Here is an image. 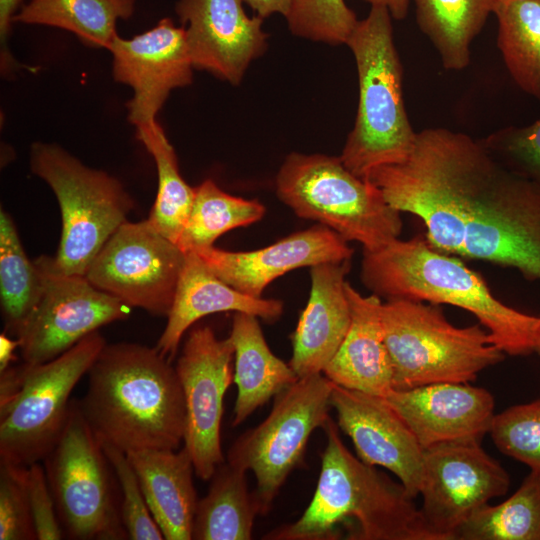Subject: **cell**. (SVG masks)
<instances>
[{
  "mask_svg": "<svg viewBox=\"0 0 540 540\" xmlns=\"http://www.w3.org/2000/svg\"><path fill=\"white\" fill-rule=\"evenodd\" d=\"M366 178L392 207L422 220L434 248L540 282V187L503 166L480 140L424 129L406 161Z\"/></svg>",
  "mask_w": 540,
  "mask_h": 540,
  "instance_id": "6da1fadb",
  "label": "cell"
},
{
  "mask_svg": "<svg viewBox=\"0 0 540 540\" xmlns=\"http://www.w3.org/2000/svg\"><path fill=\"white\" fill-rule=\"evenodd\" d=\"M87 374L88 388L78 402L102 443L131 453L177 450L184 442L182 386L156 347L106 343Z\"/></svg>",
  "mask_w": 540,
  "mask_h": 540,
  "instance_id": "7a4b0ae2",
  "label": "cell"
},
{
  "mask_svg": "<svg viewBox=\"0 0 540 540\" xmlns=\"http://www.w3.org/2000/svg\"><path fill=\"white\" fill-rule=\"evenodd\" d=\"M360 278L372 294L385 300L449 304L472 313L505 354L530 355L540 341V317L497 299L480 273L421 235L363 250Z\"/></svg>",
  "mask_w": 540,
  "mask_h": 540,
  "instance_id": "3957f363",
  "label": "cell"
},
{
  "mask_svg": "<svg viewBox=\"0 0 540 540\" xmlns=\"http://www.w3.org/2000/svg\"><path fill=\"white\" fill-rule=\"evenodd\" d=\"M322 429L327 443L311 502L298 520L265 539L333 540L343 524L353 540H437L400 482L354 456L330 417Z\"/></svg>",
  "mask_w": 540,
  "mask_h": 540,
  "instance_id": "277c9868",
  "label": "cell"
},
{
  "mask_svg": "<svg viewBox=\"0 0 540 540\" xmlns=\"http://www.w3.org/2000/svg\"><path fill=\"white\" fill-rule=\"evenodd\" d=\"M391 19L387 8L371 6L346 43L356 62L359 101L340 159L361 178L379 166L406 161L417 136L404 104L403 67Z\"/></svg>",
  "mask_w": 540,
  "mask_h": 540,
  "instance_id": "5b68a950",
  "label": "cell"
},
{
  "mask_svg": "<svg viewBox=\"0 0 540 540\" xmlns=\"http://www.w3.org/2000/svg\"><path fill=\"white\" fill-rule=\"evenodd\" d=\"M384 340L393 366V387L472 383L505 359L481 324L456 327L437 304L409 299L382 302Z\"/></svg>",
  "mask_w": 540,
  "mask_h": 540,
  "instance_id": "8992f818",
  "label": "cell"
},
{
  "mask_svg": "<svg viewBox=\"0 0 540 540\" xmlns=\"http://www.w3.org/2000/svg\"><path fill=\"white\" fill-rule=\"evenodd\" d=\"M276 194L298 217L322 224L364 251L399 238L401 212L367 178L346 168L339 157L289 154L275 180Z\"/></svg>",
  "mask_w": 540,
  "mask_h": 540,
  "instance_id": "52a82bcc",
  "label": "cell"
},
{
  "mask_svg": "<svg viewBox=\"0 0 540 540\" xmlns=\"http://www.w3.org/2000/svg\"><path fill=\"white\" fill-rule=\"evenodd\" d=\"M30 167L51 187L61 210V238L52 257L55 269L85 276L106 241L127 221L134 208L132 197L119 180L55 144L34 143Z\"/></svg>",
  "mask_w": 540,
  "mask_h": 540,
  "instance_id": "ba28073f",
  "label": "cell"
},
{
  "mask_svg": "<svg viewBox=\"0 0 540 540\" xmlns=\"http://www.w3.org/2000/svg\"><path fill=\"white\" fill-rule=\"evenodd\" d=\"M43 461L65 536L74 540L128 538L118 481L78 400H71L63 433Z\"/></svg>",
  "mask_w": 540,
  "mask_h": 540,
  "instance_id": "9c48e42d",
  "label": "cell"
},
{
  "mask_svg": "<svg viewBox=\"0 0 540 540\" xmlns=\"http://www.w3.org/2000/svg\"><path fill=\"white\" fill-rule=\"evenodd\" d=\"M333 383L323 374L299 378L275 396L269 415L231 445L227 462L253 471V497L267 514L289 474L302 462L313 431L323 428L331 408Z\"/></svg>",
  "mask_w": 540,
  "mask_h": 540,
  "instance_id": "30bf717a",
  "label": "cell"
},
{
  "mask_svg": "<svg viewBox=\"0 0 540 540\" xmlns=\"http://www.w3.org/2000/svg\"><path fill=\"white\" fill-rule=\"evenodd\" d=\"M105 345L98 330L53 360L26 362L20 392L0 411V462L28 467L46 458L65 428L73 388Z\"/></svg>",
  "mask_w": 540,
  "mask_h": 540,
  "instance_id": "8fae6325",
  "label": "cell"
},
{
  "mask_svg": "<svg viewBox=\"0 0 540 540\" xmlns=\"http://www.w3.org/2000/svg\"><path fill=\"white\" fill-rule=\"evenodd\" d=\"M185 257L147 220L126 221L97 253L85 277L130 307L167 317Z\"/></svg>",
  "mask_w": 540,
  "mask_h": 540,
  "instance_id": "7c38bea8",
  "label": "cell"
},
{
  "mask_svg": "<svg viewBox=\"0 0 540 540\" xmlns=\"http://www.w3.org/2000/svg\"><path fill=\"white\" fill-rule=\"evenodd\" d=\"M43 276V292L16 335L23 361L53 360L100 327L124 320L130 306L93 286L83 275L55 269L52 257L35 260Z\"/></svg>",
  "mask_w": 540,
  "mask_h": 540,
  "instance_id": "4fadbf2b",
  "label": "cell"
},
{
  "mask_svg": "<svg viewBox=\"0 0 540 540\" xmlns=\"http://www.w3.org/2000/svg\"><path fill=\"white\" fill-rule=\"evenodd\" d=\"M480 443L459 441L424 450L420 511L437 540H454L476 509L509 490V474Z\"/></svg>",
  "mask_w": 540,
  "mask_h": 540,
  "instance_id": "5bb4252c",
  "label": "cell"
},
{
  "mask_svg": "<svg viewBox=\"0 0 540 540\" xmlns=\"http://www.w3.org/2000/svg\"><path fill=\"white\" fill-rule=\"evenodd\" d=\"M234 347L209 326L193 328L175 369L186 408L184 447L196 475L208 481L225 462L221 446L224 396L234 381Z\"/></svg>",
  "mask_w": 540,
  "mask_h": 540,
  "instance_id": "9a60e30c",
  "label": "cell"
},
{
  "mask_svg": "<svg viewBox=\"0 0 540 540\" xmlns=\"http://www.w3.org/2000/svg\"><path fill=\"white\" fill-rule=\"evenodd\" d=\"M108 50L113 56L114 79L133 90L128 119L136 129L155 124L169 93L192 82L194 67L185 28L170 18L132 39L117 35Z\"/></svg>",
  "mask_w": 540,
  "mask_h": 540,
  "instance_id": "2e32d148",
  "label": "cell"
},
{
  "mask_svg": "<svg viewBox=\"0 0 540 540\" xmlns=\"http://www.w3.org/2000/svg\"><path fill=\"white\" fill-rule=\"evenodd\" d=\"M330 404L357 457L392 472L415 499L421 488L424 450L385 398L334 384Z\"/></svg>",
  "mask_w": 540,
  "mask_h": 540,
  "instance_id": "e0dca14e",
  "label": "cell"
},
{
  "mask_svg": "<svg viewBox=\"0 0 540 540\" xmlns=\"http://www.w3.org/2000/svg\"><path fill=\"white\" fill-rule=\"evenodd\" d=\"M242 0H179L192 65L233 85L267 47L263 18L250 17Z\"/></svg>",
  "mask_w": 540,
  "mask_h": 540,
  "instance_id": "ac0fdd59",
  "label": "cell"
},
{
  "mask_svg": "<svg viewBox=\"0 0 540 540\" xmlns=\"http://www.w3.org/2000/svg\"><path fill=\"white\" fill-rule=\"evenodd\" d=\"M194 252L226 284L260 298L272 281L287 272L351 260L354 250L335 231L317 224L257 250L234 252L211 246Z\"/></svg>",
  "mask_w": 540,
  "mask_h": 540,
  "instance_id": "d6986e66",
  "label": "cell"
},
{
  "mask_svg": "<svg viewBox=\"0 0 540 540\" xmlns=\"http://www.w3.org/2000/svg\"><path fill=\"white\" fill-rule=\"evenodd\" d=\"M408 425L423 450L459 441H481L495 415V399L470 383H434L384 397Z\"/></svg>",
  "mask_w": 540,
  "mask_h": 540,
  "instance_id": "ffe728a7",
  "label": "cell"
},
{
  "mask_svg": "<svg viewBox=\"0 0 540 540\" xmlns=\"http://www.w3.org/2000/svg\"><path fill=\"white\" fill-rule=\"evenodd\" d=\"M351 260L310 267L311 290L292 334L289 365L298 378L323 373L341 346L350 326L345 290Z\"/></svg>",
  "mask_w": 540,
  "mask_h": 540,
  "instance_id": "44dd1931",
  "label": "cell"
},
{
  "mask_svg": "<svg viewBox=\"0 0 540 540\" xmlns=\"http://www.w3.org/2000/svg\"><path fill=\"white\" fill-rule=\"evenodd\" d=\"M276 299L248 296L218 278L194 251L186 252L167 324L156 349L172 361L185 332L202 317L218 312H243L266 322H274L283 313Z\"/></svg>",
  "mask_w": 540,
  "mask_h": 540,
  "instance_id": "7402d4cb",
  "label": "cell"
},
{
  "mask_svg": "<svg viewBox=\"0 0 540 540\" xmlns=\"http://www.w3.org/2000/svg\"><path fill=\"white\" fill-rule=\"evenodd\" d=\"M345 290L351 322L323 374L335 385L385 397L393 387V366L384 340L381 298L361 295L349 282Z\"/></svg>",
  "mask_w": 540,
  "mask_h": 540,
  "instance_id": "603a6c76",
  "label": "cell"
},
{
  "mask_svg": "<svg viewBox=\"0 0 540 540\" xmlns=\"http://www.w3.org/2000/svg\"><path fill=\"white\" fill-rule=\"evenodd\" d=\"M165 540H191L198 503L193 461L183 448L126 453Z\"/></svg>",
  "mask_w": 540,
  "mask_h": 540,
  "instance_id": "cb8c5ba5",
  "label": "cell"
},
{
  "mask_svg": "<svg viewBox=\"0 0 540 540\" xmlns=\"http://www.w3.org/2000/svg\"><path fill=\"white\" fill-rule=\"evenodd\" d=\"M228 337L234 347L237 386L232 426H238L299 378L289 363L271 351L257 316L235 312Z\"/></svg>",
  "mask_w": 540,
  "mask_h": 540,
  "instance_id": "d4e9b609",
  "label": "cell"
},
{
  "mask_svg": "<svg viewBox=\"0 0 540 540\" xmlns=\"http://www.w3.org/2000/svg\"><path fill=\"white\" fill-rule=\"evenodd\" d=\"M245 470L222 463L212 476L208 493L198 500L194 540H249L259 515L248 490Z\"/></svg>",
  "mask_w": 540,
  "mask_h": 540,
  "instance_id": "484cf974",
  "label": "cell"
},
{
  "mask_svg": "<svg viewBox=\"0 0 540 540\" xmlns=\"http://www.w3.org/2000/svg\"><path fill=\"white\" fill-rule=\"evenodd\" d=\"M420 30L436 48L446 70L470 63V46L493 13L496 0H414Z\"/></svg>",
  "mask_w": 540,
  "mask_h": 540,
  "instance_id": "4316f807",
  "label": "cell"
},
{
  "mask_svg": "<svg viewBox=\"0 0 540 540\" xmlns=\"http://www.w3.org/2000/svg\"><path fill=\"white\" fill-rule=\"evenodd\" d=\"M134 9L135 0H30L13 23L65 29L86 45L108 49L118 35V20L130 18Z\"/></svg>",
  "mask_w": 540,
  "mask_h": 540,
  "instance_id": "83f0119b",
  "label": "cell"
},
{
  "mask_svg": "<svg viewBox=\"0 0 540 540\" xmlns=\"http://www.w3.org/2000/svg\"><path fill=\"white\" fill-rule=\"evenodd\" d=\"M497 46L517 86L540 101V0H497Z\"/></svg>",
  "mask_w": 540,
  "mask_h": 540,
  "instance_id": "f1b7e54d",
  "label": "cell"
},
{
  "mask_svg": "<svg viewBox=\"0 0 540 540\" xmlns=\"http://www.w3.org/2000/svg\"><path fill=\"white\" fill-rule=\"evenodd\" d=\"M42 273L23 248L13 218L0 211V300L5 332L16 337L43 292Z\"/></svg>",
  "mask_w": 540,
  "mask_h": 540,
  "instance_id": "f546056e",
  "label": "cell"
},
{
  "mask_svg": "<svg viewBox=\"0 0 540 540\" xmlns=\"http://www.w3.org/2000/svg\"><path fill=\"white\" fill-rule=\"evenodd\" d=\"M136 130L137 138L155 161L158 176L157 195L147 221L177 244L194 202L195 188L182 178L175 150L158 122Z\"/></svg>",
  "mask_w": 540,
  "mask_h": 540,
  "instance_id": "4dcf8cb0",
  "label": "cell"
},
{
  "mask_svg": "<svg viewBox=\"0 0 540 540\" xmlns=\"http://www.w3.org/2000/svg\"><path fill=\"white\" fill-rule=\"evenodd\" d=\"M455 539L540 540V473L530 471L502 503H485L476 509L457 530Z\"/></svg>",
  "mask_w": 540,
  "mask_h": 540,
  "instance_id": "1f68e13d",
  "label": "cell"
},
{
  "mask_svg": "<svg viewBox=\"0 0 540 540\" xmlns=\"http://www.w3.org/2000/svg\"><path fill=\"white\" fill-rule=\"evenodd\" d=\"M265 206L232 196L207 179L195 188L194 202L177 245L186 253L213 246L222 234L259 221Z\"/></svg>",
  "mask_w": 540,
  "mask_h": 540,
  "instance_id": "d6a6232c",
  "label": "cell"
},
{
  "mask_svg": "<svg viewBox=\"0 0 540 540\" xmlns=\"http://www.w3.org/2000/svg\"><path fill=\"white\" fill-rule=\"evenodd\" d=\"M489 434L501 453L540 473V398L495 414Z\"/></svg>",
  "mask_w": 540,
  "mask_h": 540,
  "instance_id": "836d02e7",
  "label": "cell"
},
{
  "mask_svg": "<svg viewBox=\"0 0 540 540\" xmlns=\"http://www.w3.org/2000/svg\"><path fill=\"white\" fill-rule=\"evenodd\" d=\"M285 19L295 36L331 45L346 44L359 21L344 0H294Z\"/></svg>",
  "mask_w": 540,
  "mask_h": 540,
  "instance_id": "e575fe53",
  "label": "cell"
},
{
  "mask_svg": "<svg viewBox=\"0 0 540 540\" xmlns=\"http://www.w3.org/2000/svg\"><path fill=\"white\" fill-rule=\"evenodd\" d=\"M102 445L119 484L121 519L128 539H164L149 510L138 476L127 454L110 444L102 443Z\"/></svg>",
  "mask_w": 540,
  "mask_h": 540,
  "instance_id": "d590c367",
  "label": "cell"
},
{
  "mask_svg": "<svg viewBox=\"0 0 540 540\" xmlns=\"http://www.w3.org/2000/svg\"><path fill=\"white\" fill-rule=\"evenodd\" d=\"M513 173L540 187V118L524 126H507L480 140Z\"/></svg>",
  "mask_w": 540,
  "mask_h": 540,
  "instance_id": "8d00e7d4",
  "label": "cell"
},
{
  "mask_svg": "<svg viewBox=\"0 0 540 540\" xmlns=\"http://www.w3.org/2000/svg\"><path fill=\"white\" fill-rule=\"evenodd\" d=\"M26 473L25 466L0 462V540L37 539Z\"/></svg>",
  "mask_w": 540,
  "mask_h": 540,
  "instance_id": "74e56055",
  "label": "cell"
},
{
  "mask_svg": "<svg viewBox=\"0 0 540 540\" xmlns=\"http://www.w3.org/2000/svg\"><path fill=\"white\" fill-rule=\"evenodd\" d=\"M26 486L37 540H59L65 536L48 485L44 467L39 462L27 467Z\"/></svg>",
  "mask_w": 540,
  "mask_h": 540,
  "instance_id": "f35d334b",
  "label": "cell"
},
{
  "mask_svg": "<svg viewBox=\"0 0 540 540\" xmlns=\"http://www.w3.org/2000/svg\"><path fill=\"white\" fill-rule=\"evenodd\" d=\"M261 18H266L273 14H281L286 17L294 0H242Z\"/></svg>",
  "mask_w": 540,
  "mask_h": 540,
  "instance_id": "ab89813d",
  "label": "cell"
},
{
  "mask_svg": "<svg viewBox=\"0 0 540 540\" xmlns=\"http://www.w3.org/2000/svg\"><path fill=\"white\" fill-rule=\"evenodd\" d=\"M22 0H0V36L6 40L13 23V17L19 10Z\"/></svg>",
  "mask_w": 540,
  "mask_h": 540,
  "instance_id": "60d3db41",
  "label": "cell"
},
{
  "mask_svg": "<svg viewBox=\"0 0 540 540\" xmlns=\"http://www.w3.org/2000/svg\"><path fill=\"white\" fill-rule=\"evenodd\" d=\"M371 6H383L393 19L403 20L408 14L409 0H363Z\"/></svg>",
  "mask_w": 540,
  "mask_h": 540,
  "instance_id": "b9f144b4",
  "label": "cell"
},
{
  "mask_svg": "<svg viewBox=\"0 0 540 540\" xmlns=\"http://www.w3.org/2000/svg\"><path fill=\"white\" fill-rule=\"evenodd\" d=\"M16 347H19L18 340L8 337L7 333H1L0 335V371H3L11 362L16 358L14 351Z\"/></svg>",
  "mask_w": 540,
  "mask_h": 540,
  "instance_id": "7bdbcfd3",
  "label": "cell"
},
{
  "mask_svg": "<svg viewBox=\"0 0 540 540\" xmlns=\"http://www.w3.org/2000/svg\"><path fill=\"white\" fill-rule=\"evenodd\" d=\"M535 353H537L540 356V341L536 347Z\"/></svg>",
  "mask_w": 540,
  "mask_h": 540,
  "instance_id": "ee69618b",
  "label": "cell"
},
{
  "mask_svg": "<svg viewBox=\"0 0 540 540\" xmlns=\"http://www.w3.org/2000/svg\"><path fill=\"white\" fill-rule=\"evenodd\" d=\"M497 1V0H496Z\"/></svg>",
  "mask_w": 540,
  "mask_h": 540,
  "instance_id": "f6af8a7d",
  "label": "cell"
}]
</instances>
